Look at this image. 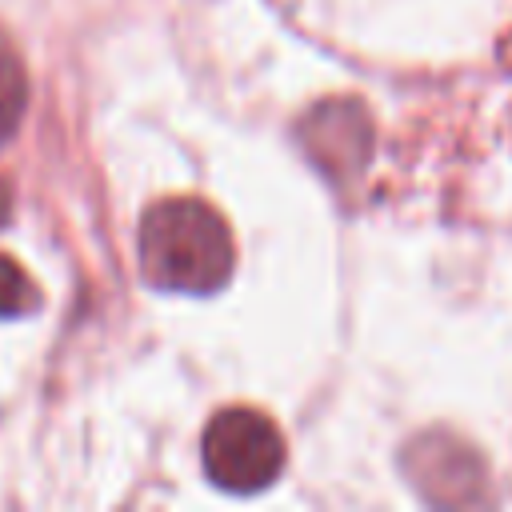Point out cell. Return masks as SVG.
<instances>
[{
	"label": "cell",
	"mask_w": 512,
	"mask_h": 512,
	"mask_svg": "<svg viewBox=\"0 0 512 512\" xmlns=\"http://www.w3.org/2000/svg\"><path fill=\"white\" fill-rule=\"evenodd\" d=\"M36 300H40V292H36L32 276H28L16 260L0 256V320L32 312V308H36Z\"/></svg>",
	"instance_id": "5"
},
{
	"label": "cell",
	"mask_w": 512,
	"mask_h": 512,
	"mask_svg": "<svg viewBox=\"0 0 512 512\" xmlns=\"http://www.w3.org/2000/svg\"><path fill=\"white\" fill-rule=\"evenodd\" d=\"M24 104H28V76H24V64L16 56V48L0 36V144L16 132L20 116H24Z\"/></svg>",
	"instance_id": "4"
},
{
	"label": "cell",
	"mask_w": 512,
	"mask_h": 512,
	"mask_svg": "<svg viewBox=\"0 0 512 512\" xmlns=\"http://www.w3.org/2000/svg\"><path fill=\"white\" fill-rule=\"evenodd\" d=\"M236 264L232 232L204 200H160L140 220V268L156 288L204 296L228 284Z\"/></svg>",
	"instance_id": "1"
},
{
	"label": "cell",
	"mask_w": 512,
	"mask_h": 512,
	"mask_svg": "<svg viewBox=\"0 0 512 512\" xmlns=\"http://www.w3.org/2000/svg\"><path fill=\"white\" fill-rule=\"evenodd\" d=\"M308 140H312V152L320 156V164L328 168H356L368 152V132H364V120L356 116V108L348 104H332L324 112H316V120L308 124Z\"/></svg>",
	"instance_id": "3"
},
{
	"label": "cell",
	"mask_w": 512,
	"mask_h": 512,
	"mask_svg": "<svg viewBox=\"0 0 512 512\" xmlns=\"http://www.w3.org/2000/svg\"><path fill=\"white\" fill-rule=\"evenodd\" d=\"M8 216H12V192H8V184L0 180V228L8 224Z\"/></svg>",
	"instance_id": "6"
},
{
	"label": "cell",
	"mask_w": 512,
	"mask_h": 512,
	"mask_svg": "<svg viewBox=\"0 0 512 512\" xmlns=\"http://www.w3.org/2000/svg\"><path fill=\"white\" fill-rule=\"evenodd\" d=\"M284 468L280 428L256 408H224L204 428V472L224 492H264Z\"/></svg>",
	"instance_id": "2"
}]
</instances>
